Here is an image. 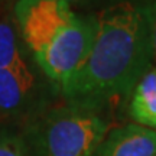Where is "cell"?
I'll return each instance as SVG.
<instances>
[{"instance_id":"1","label":"cell","mask_w":156,"mask_h":156,"mask_svg":"<svg viewBox=\"0 0 156 156\" xmlns=\"http://www.w3.org/2000/svg\"><path fill=\"white\" fill-rule=\"evenodd\" d=\"M93 46L59 91L65 104L104 113L129 98L155 58L149 0L122 2L95 13Z\"/></svg>"},{"instance_id":"2","label":"cell","mask_w":156,"mask_h":156,"mask_svg":"<svg viewBox=\"0 0 156 156\" xmlns=\"http://www.w3.org/2000/svg\"><path fill=\"white\" fill-rule=\"evenodd\" d=\"M13 2L0 0V124L22 127L51 107L56 93L17 35Z\"/></svg>"},{"instance_id":"3","label":"cell","mask_w":156,"mask_h":156,"mask_svg":"<svg viewBox=\"0 0 156 156\" xmlns=\"http://www.w3.org/2000/svg\"><path fill=\"white\" fill-rule=\"evenodd\" d=\"M110 126L104 113L62 104L48 107L20 129L30 156H94Z\"/></svg>"},{"instance_id":"4","label":"cell","mask_w":156,"mask_h":156,"mask_svg":"<svg viewBox=\"0 0 156 156\" xmlns=\"http://www.w3.org/2000/svg\"><path fill=\"white\" fill-rule=\"evenodd\" d=\"M12 15L17 35L34 59L58 41L78 12L64 0H15Z\"/></svg>"},{"instance_id":"5","label":"cell","mask_w":156,"mask_h":156,"mask_svg":"<svg viewBox=\"0 0 156 156\" xmlns=\"http://www.w3.org/2000/svg\"><path fill=\"white\" fill-rule=\"evenodd\" d=\"M95 29V13H78L59 39L34 58L35 65L58 95L85 61L94 42Z\"/></svg>"},{"instance_id":"6","label":"cell","mask_w":156,"mask_h":156,"mask_svg":"<svg viewBox=\"0 0 156 156\" xmlns=\"http://www.w3.org/2000/svg\"><path fill=\"white\" fill-rule=\"evenodd\" d=\"M94 156H156V130L136 123L110 129Z\"/></svg>"},{"instance_id":"7","label":"cell","mask_w":156,"mask_h":156,"mask_svg":"<svg viewBox=\"0 0 156 156\" xmlns=\"http://www.w3.org/2000/svg\"><path fill=\"white\" fill-rule=\"evenodd\" d=\"M129 114L136 124L156 130V68L143 74L129 97Z\"/></svg>"},{"instance_id":"8","label":"cell","mask_w":156,"mask_h":156,"mask_svg":"<svg viewBox=\"0 0 156 156\" xmlns=\"http://www.w3.org/2000/svg\"><path fill=\"white\" fill-rule=\"evenodd\" d=\"M0 156H30L19 126L0 124Z\"/></svg>"},{"instance_id":"9","label":"cell","mask_w":156,"mask_h":156,"mask_svg":"<svg viewBox=\"0 0 156 156\" xmlns=\"http://www.w3.org/2000/svg\"><path fill=\"white\" fill-rule=\"evenodd\" d=\"M67 2L71 7H77V9H83V10H91V13H97V12L103 10L106 7L114 6L122 2H136V0H64Z\"/></svg>"},{"instance_id":"10","label":"cell","mask_w":156,"mask_h":156,"mask_svg":"<svg viewBox=\"0 0 156 156\" xmlns=\"http://www.w3.org/2000/svg\"><path fill=\"white\" fill-rule=\"evenodd\" d=\"M151 5V20H152V41H153V52L156 59V0H149Z\"/></svg>"}]
</instances>
